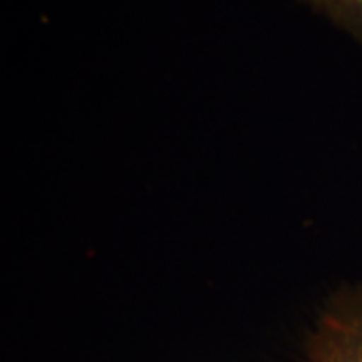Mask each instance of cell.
Listing matches in <instances>:
<instances>
[{
	"label": "cell",
	"mask_w": 362,
	"mask_h": 362,
	"mask_svg": "<svg viewBox=\"0 0 362 362\" xmlns=\"http://www.w3.org/2000/svg\"><path fill=\"white\" fill-rule=\"evenodd\" d=\"M310 362H362V292L325 312L312 339Z\"/></svg>",
	"instance_id": "6da1fadb"
},
{
	"label": "cell",
	"mask_w": 362,
	"mask_h": 362,
	"mask_svg": "<svg viewBox=\"0 0 362 362\" xmlns=\"http://www.w3.org/2000/svg\"><path fill=\"white\" fill-rule=\"evenodd\" d=\"M314 6L362 42V0H314Z\"/></svg>",
	"instance_id": "7a4b0ae2"
}]
</instances>
